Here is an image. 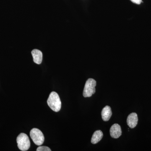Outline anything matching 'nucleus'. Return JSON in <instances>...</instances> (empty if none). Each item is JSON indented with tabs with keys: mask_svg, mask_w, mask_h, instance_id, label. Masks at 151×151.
Instances as JSON below:
<instances>
[{
	"mask_svg": "<svg viewBox=\"0 0 151 151\" xmlns=\"http://www.w3.org/2000/svg\"><path fill=\"white\" fill-rule=\"evenodd\" d=\"M47 105L52 111L58 112L61 109V103L59 95L55 92L50 94L47 100Z\"/></svg>",
	"mask_w": 151,
	"mask_h": 151,
	"instance_id": "nucleus-1",
	"label": "nucleus"
},
{
	"mask_svg": "<svg viewBox=\"0 0 151 151\" xmlns=\"http://www.w3.org/2000/svg\"><path fill=\"white\" fill-rule=\"evenodd\" d=\"M18 147L20 150L27 151L30 147L29 138L26 134L21 133L17 138Z\"/></svg>",
	"mask_w": 151,
	"mask_h": 151,
	"instance_id": "nucleus-2",
	"label": "nucleus"
},
{
	"mask_svg": "<svg viewBox=\"0 0 151 151\" xmlns=\"http://www.w3.org/2000/svg\"><path fill=\"white\" fill-rule=\"evenodd\" d=\"M96 81L93 78H89L86 81L83 91V96L85 97H90L95 92Z\"/></svg>",
	"mask_w": 151,
	"mask_h": 151,
	"instance_id": "nucleus-3",
	"label": "nucleus"
},
{
	"mask_svg": "<svg viewBox=\"0 0 151 151\" xmlns=\"http://www.w3.org/2000/svg\"><path fill=\"white\" fill-rule=\"evenodd\" d=\"M30 136L33 142L37 145H41L44 142L45 138L43 133L40 130L36 128H34L31 130Z\"/></svg>",
	"mask_w": 151,
	"mask_h": 151,
	"instance_id": "nucleus-4",
	"label": "nucleus"
},
{
	"mask_svg": "<svg viewBox=\"0 0 151 151\" xmlns=\"http://www.w3.org/2000/svg\"><path fill=\"white\" fill-rule=\"evenodd\" d=\"M122 134L121 127L119 124H113L110 129V135L112 138L118 139Z\"/></svg>",
	"mask_w": 151,
	"mask_h": 151,
	"instance_id": "nucleus-5",
	"label": "nucleus"
},
{
	"mask_svg": "<svg viewBox=\"0 0 151 151\" xmlns=\"http://www.w3.org/2000/svg\"><path fill=\"white\" fill-rule=\"evenodd\" d=\"M138 122V116L137 113H131L127 119V124L131 129L134 128L137 125Z\"/></svg>",
	"mask_w": 151,
	"mask_h": 151,
	"instance_id": "nucleus-6",
	"label": "nucleus"
},
{
	"mask_svg": "<svg viewBox=\"0 0 151 151\" xmlns=\"http://www.w3.org/2000/svg\"><path fill=\"white\" fill-rule=\"evenodd\" d=\"M34 62L37 64H40L42 62V53L37 49H34L32 51Z\"/></svg>",
	"mask_w": 151,
	"mask_h": 151,
	"instance_id": "nucleus-7",
	"label": "nucleus"
},
{
	"mask_svg": "<svg viewBox=\"0 0 151 151\" xmlns=\"http://www.w3.org/2000/svg\"><path fill=\"white\" fill-rule=\"evenodd\" d=\"M112 113L110 106H106L103 108L101 113L102 119L105 122H107L109 120L112 116Z\"/></svg>",
	"mask_w": 151,
	"mask_h": 151,
	"instance_id": "nucleus-8",
	"label": "nucleus"
},
{
	"mask_svg": "<svg viewBox=\"0 0 151 151\" xmlns=\"http://www.w3.org/2000/svg\"><path fill=\"white\" fill-rule=\"evenodd\" d=\"M103 133L100 130L95 131L92 135L91 139V143L93 144H97L103 137Z\"/></svg>",
	"mask_w": 151,
	"mask_h": 151,
	"instance_id": "nucleus-9",
	"label": "nucleus"
},
{
	"mask_svg": "<svg viewBox=\"0 0 151 151\" xmlns=\"http://www.w3.org/2000/svg\"><path fill=\"white\" fill-rule=\"evenodd\" d=\"M37 151H51L50 148L47 146H40L37 149Z\"/></svg>",
	"mask_w": 151,
	"mask_h": 151,
	"instance_id": "nucleus-10",
	"label": "nucleus"
},
{
	"mask_svg": "<svg viewBox=\"0 0 151 151\" xmlns=\"http://www.w3.org/2000/svg\"><path fill=\"white\" fill-rule=\"evenodd\" d=\"M132 2L137 4H140L141 3L143 2L142 0H130Z\"/></svg>",
	"mask_w": 151,
	"mask_h": 151,
	"instance_id": "nucleus-11",
	"label": "nucleus"
}]
</instances>
